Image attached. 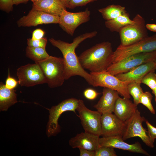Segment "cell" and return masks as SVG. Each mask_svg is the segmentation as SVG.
<instances>
[{
	"instance_id": "cell-1",
	"label": "cell",
	"mask_w": 156,
	"mask_h": 156,
	"mask_svg": "<svg viewBox=\"0 0 156 156\" xmlns=\"http://www.w3.org/2000/svg\"><path fill=\"white\" fill-rule=\"evenodd\" d=\"M97 34V31H94L82 34L75 38L70 43L52 38L49 39L51 44L58 48L62 54L65 66V80L72 76H79L85 79L89 85L93 86L94 82L91 75L81 66L75 50L82 42L95 36Z\"/></svg>"
},
{
	"instance_id": "cell-2",
	"label": "cell",
	"mask_w": 156,
	"mask_h": 156,
	"mask_svg": "<svg viewBox=\"0 0 156 156\" xmlns=\"http://www.w3.org/2000/svg\"><path fill=\"white\" fill-rule=\"evenodd\" d=\"M112 44L108 41L98 43L82 53L78 57L84 69L91 72L106 70L112 64Z\"/></svg>"
},
{
	"instance_id": "cell-3",
	"label": "cell",
	"mask_w": 156,
	"mask_h": 156,
	"mask_svg": "<svg viewBox=\"0 0 156 156\" xmlns=\"http://www.w3.org/2000/svg\"><path fill=\"white\" fill-rule=\"evenodd\" d=\"M50 88L60 87L65 80V66L63 58L50 56L38 63Z\"/></svg>"
},
{
	"instance_id": "cell-4",
	"label": "cell",
	"mask_w": 156,
	"mask_h": 156,
	"mask_svg": "<svg viewBox=\"0 0 156 156\" xmlns=\"http://www.w3.org/2000/svg\"><path fill=\"white\" fill-rule=\"evenodd\" d=\"M156 51V34L147 37L132 44L120 45L112 55V64L133 55Z\"/></svg>"
},
{
	"instance_id": "cell-5",
	"label": "cell",
	"mask_w": 156,
	"mask_h": 156,
	"mask_svg": "<svg viewBox=\"0 0 156 156\" xmlns=\"http://www.w3.org/2000/svg\"><path fill=\"white\" fill-rule=\"evenodd\" d=\"M156 59V51L138 53L112 64L106 70L115 76L127 72L140 65L154 61Z\"/></svg>"
},
{
	"instance_id": "cell-6",
	"label": "cell",
	"mask_w": 156,
	"mask_h": 156,
	"mask_svg": "<svg viewBox=\"0 0 156 156\" xmlns=\"http://www.w3.org/2000/svg\"><path fill=\"white\" fill-rule=\"evenodd\" d=\"M146 119L141 116L140 112L136 109L133 115L125 122V129L122 137L124 140L135 137L140 138L147 146L154 147L155 140L149 136L148 131L144 128L142 123Z\"/></svg>"
},
{
	"instance_id": "cell-7",
	"label": "cell",
	"mask_w": 156,
	"mask_h": 156,
	"mask_svg": "<svg viewBox=\"0 0 156 156\" xmlns=\"http://www.w3.org/2000/svg\"><path fill=\"white\" fill-rule=\"evenodd\" d=\"M133 20V24L124 27L119 32L121 45L132 44L148 36L144 18L138 14Z\"/></svg>"
},
{
	"instance_id": "cell-8",
	"label": "cell",
	"mask_w": 156,
	"mask_h": 156,
	"mask_svg": "<svg viewBox=\"0 0 156 156\" xmlns=\"http://www.w3.org/2000/svg\"><path fill=\"white\" fill-rule=\"evenodd\" d=\"M94 82V87L107 88L117 91L124 98L130 99L127 89L129 83L122 81L107 70L90 73Z\"/></svg>"
},
{
	"instance_id": "cell-9",
	"label": "cell",
	"mask_w": 156,
	"mask_h": 156,
	"mask_svg": "<svg viewBox=\"0 0 156 156\" xmlns=\"http://www.w3.org/2000/svg\"><path fill=\"white\" fill-rule=\"evenodd\" d=\"M18 84L21 86L29 87L47 83L44 73L38 63L22 66L16 70Z\"/></svg>"
},
{
	"instance_id": "cell-10",
	"label": "cell",
	"mask_w": 156,
	"mask_h": 156,
	"mask_svg": "<svg viewBox=\"0 0 156 156\" xmlns=\"http://www.w3.org/2000/svg\"><path fill=\"white\" fill-rule=\"evenodd\" d=\"M78 101L79 99L75 98L68 99L49 109V115L47 131L48 136L54 135L60 131L58 120L62 113L71 111L77 115L75 111L78 107Z\"/></svg>"
},
{
	"instance_id": "cell-11",
	"label": "cell",
	"mask_w": 156,
	"mask_h": 156,
	"mask_svg": "<svg viewBox=\"0 0 156 156\" xmlns=\"http://www.w3.org/2000/svg\"><path fill=\"white\" fill-rule=\"evenodd\" d=\"M76 110L85 131L99 136L101 135L102 114L97 111L88 109L81 99H79Z\"/></svg>"
},
{
	"instance_id": "cell-12",
	"label": "cell",
	"mask_w": 156,
	"mask_h": 156,
	"mask_svg": "<svg viewBox=\"0 0 156 156\" xmlns=\"http://www.w3.org/2000/svg\"><path fill=\"white\" fill-rule=\"evenodd\" d=\"M90 12L88 8L76 12L64 9L59 16V24L68 34L73 36L78 27L90 20Z\"/></svg>"
},
{
	"instance_id": "cell-13",
	"label": "cell",
	"mask_w": 156,
	"mask_h": 156,
	"mask_svg": "<svg viewBox=\"0 0 156 156\" xmlns=\"http://www.w3.org/2000/svg\"><path fill=\"white\" fill-rule=\"evenodd\" d=\"M59 17L49 14L32 8L26 15L21 17L17 22L18 27H35L50 23L59 24Z\"/></svg>"
},
{
	"instance_id": "cell-14",
	"label": "cell",
	"mask_w": 156,
	"mask_h": 156,
	"mask_svg": "<svg viewBox=\"0 0 156 156\" xmlns=\"http://www.w3.org/2000/svg\"><path fill=\"white\" fill-rule=\"evenodd\" d=\"M101 135L103 137L118 136L122 137L126 127L124 122L112 113L103 114L101 118Z\"/></svg>"
},
{
	"instance_id": "cell-15",
	"label": "cell",
	"mask_w": 156,
	"mask_h": 156,
	"mask_svg": "<svg viewBox=\"0 0 156 156\" xmlns=\"http://www.w3.org/2000/svg\"><path fill=\"white\" fill-rule=\"evenodd\" d=\"M100 146H106L128 151L133 153H139L150 156L138 142L132 144L125 142L122 137L118 136H112L99 138Z\"/></svg>"
},
{
	"instance_id": "cell-16",
	"label": "cell",
	"mask_w": 156,
	"mask_h": 156,
	"mask_svg": "<svg viewBox=\"0 0 156 156\" xmlns=\"http://www.w3.org/2000/svg\"><path fill=\"white\" fill-rule=\"evenodd\" d=\"M99 136L86 132L77 134L69 141L73 148H78L95 151L100 146Z\"/></svg>"
},
{
	"instance_id": "cell-17",
	"label": "cell",
	"mask_w": 156,
	"mask_h": 156,
	"mask_svg": "<svg viewBox=\"0 0 156 156\" xmlns=\"http://www.w3.org/2000/svg\"><path fill=\"white\" fill-rule=\"evenodd\" d=\"M156 69L154 61L140 65L126 73L119 74L115 76L120 80L129 83L135 81L141 83L143 77L150 71Z\"/></svg>"
},
{
	"instance_id": "cell-18",
	"label": "cell",
	"mask_w": 156,
	"mask_h": 156,
	"mask_svg": "<svg viewBox=\"0 0 156 156\" xmlns=\"http://www.w3.org/2000/svg\"><path fill=\"white\" fill-rule=\"evenodd\" d=\"M119 94L115 90L104 88L102 96L98 103L94 106V107L102 114L106 113H112Z\"/></svg>"
},
{
	"instance_id": "cell-19",
	"label": "cell",
	"mask_w": 156,
	"mask_h": 156,
	"mask_svg": "<svg viewBox=\"0 0 156 156\" xmlns=\"http://www.w3.org/2000/svg\"><path fill=\"white\" fill-rule=\"evenodd\" d=\"M129 99L119 96L114 106V114L124 122L130 118L137 109V106Z\"/></svg>"
},
{
	"instance_id": "cell-20",
	"label": "cell",
	"mask_w": 156,
	"mask_h": 156,
	"mask_svg": "<svg viewBox=\"0 0 156 156\" xmlns=\"http://www.w3.org/2000/svg\"><path fill=\"white\" fill-rule=\"evenodd\" d=\"M32 5L33 9L58 16L67 8L60 0H42L33 2Z\"/></svg>"
},
{
	"instance_id": "cell-21",
	"label": "cell",
	"mask_w": 156,
	"mask_h": 156,
	"mask_svg": "<svg viewBox=\"0 0 156 156\" xmlns=\"http://www.w3.org/2000/svg\"><path fill=\"white\" fill-rule=\"evenodd\" d=\"M17 102L16 94L14 89L6 88L2 82L0 83V109L6 111L10 106Z\"/></svg>"
},
{
	"instance_id": "cell-22",
	"label": "cell",
	"mask_w": 156,
	"mask_h": 156,
	"mask_svg": "<svg viewBox=\"0 0 156 156\" xmlns=\"http://www.w3.org/2000/svg\"><path fill=\"white\" fill-rule=\"evenodd\" d=\"M133 23V19L130 18L129 14L126 12L115 18L106 21L105 25L111 31L119 33L123 27Z\"/></svg>"
},
{
	"instance_id": "cell-23",
	"label": "cell",
	"mask_w": 156,
	"mask_h": 156,
	"mask_svg": "<svg viewBox=\"0 0 156 156\" xmlns=\"http://www.w3.org/2000/svg\"><path fill=\"white\" fill-rule=\"evenodd\" d=\"M98 11L106 21L114 19L127 12L125 7L114 4L100 9Z\"/></svg>"
},
{
	"instance_id": "cell-24",
	"label": "cell",
	"mask_w": 156,
	"mask_h": 156,
	"mask_svg": "<svg viewBox=\"0 0 156 156\" xmlns=\"http://www.w3.org/2000/svg\"><path fill=\"white\" fill-rule=\"evenodd\" d=\"M26 56L35 63L43 60L50 55L47 52L46 48L27 46L25 50Z\"/></svg>"
},
{
	"instance_id": "cell-25",
	"label": "cell",
	"mask_w": 156,
	"mask_h": 156,
	"mask_svg": "<svg viewBox=\"0 0 156 156\" xmlns=\"http://www.w3.org/2000/svg\"><path fill=\"white\" fill-rule=\"evenodd\" d=\"M141 83L135 82H131L127 86L128 92L133 98V103L137 106L139 104V99L143 93V91L140 86Z\"/></svg>"
},
{
	"instance_id": "cell-26",
	"label": "cell",
	"mask_w": 156,
	"mask_h": 156,
	"mask_svg": "<svg viewBox=\"0 0 156 156\" xmlns=\"http://www.w3.org/2000/svg\"><path fill=\"white\" fill-rule=\"evenodd\" d=\"M153 97V96L149 92H143L140 98L139 102V103L146 107L152 114H155V111L151 103Z\"/></svg>"
},
{
	"instance_id": "cell-27",
	"label": "cell",
	"mask_w": 156,
	"mask_h": 156,
	"mask_svg": "<svg viewBox=\"0 0 156 156\" xmlns=\"http://www.w3.org/2000/svg\"><path fill=\"white\" fill-rule=\"evenodd\" d=\"M141 83L149 87L152 90L156 88V74L155 70H152L142 78Z\"/></svg>"
},
{
	"instance_id": "cell-28",
	"label": "cell",
	"mask_w": 156,
	"mask_h": 156,
	"mask_svg": "<svg viewBox=\"0 0 156 156\" xmlns=\"http://www.w3.org/2000/svg\"><path fill=\"white\" fill-rule=\"evenodd\" d=\"M114 148L106 146H100L95 151V156H116Z\"/></svg>"
},
{
	"instance_id": "cell-29",
	"label": "cell",
	"mask_w": 156,
	"mask_h": 156,
	"mask_svg": "<svg viewBox=\"0 0 156 156\" xmlns=\"http://www.w3.org/2000/svg\"><path fill=\"white\" fill-rule=\"evenodd\" d=\"M47 42V38L43 37L39 40H33L31 38H29L27 40V46L34 47L46 48Z\"/></svg>"
},
{
	"instance_id": "cell-30",
	"label": "cell",
	"mask_w": 156,
	"mask_h": 156,
	"mask_svg": "<svg viewBox=\"0 0 156 156\" xmlns=\"http://www.w3.org/2000/svg\"><path fill=\"white\" fill-rule=\"evenodd\" d=\"M13 0H0V9L9 13L13 10Z\"/></svg>"
},
{
	"instance_id": "cell-31",
	"label": "cell",
	"mask_w": 156,
	"mask_h": 156,
	"mask_svg": "<svg viewBox=\"0 0 156 156\" xmlns=\"http://www.w3.org/2000/svg\"><path fill=\"white\" fill-rule=\"evenodd\" d=\"M97 0H70L68 8L73 9L76 7L85 6L88 3Z\"/></svg>"
},
{
	"instance_id": "cell-32",
	"label": "cell",
	"mask_w": 156,
	"mask_h": 156,
	"mask_svg": "<svg viewBox=\"0 0 156 156\" xmlns=\"http://www.w3.org/2000/svg\"><path fill=\"white\" fill-rule=\"evenodd\" d=\"M9 71V69L8 75L5 81V85L7 88L10 90L14 89L18 83V81L10 76Z\"/></svg>"
},
{
	"instance_id": "cell-33",
	"label": "cell",
	"mask_w": 156,
	"mask_h": 156,
	"mask_svg": "<svg viewBox=\"0 0 156 156\" xmlns=\"http://www.w3.org/2000/svg\"><path fill=\"white\" fill-rule=\"evenodd\" d=\"M99 94V93L96 90L91 88L87 89L83 92L85 97L90 100L95 99Z\"/></svg>"
},
{
	"instance_id": "cell-34",
	"label": "cell",
	"mask_w": 156,
	"mask_h": 156,
	"mask_svg": "<svg viewBox=\"0 0 156 156\" xmlns=\"http://www.w3.org/2000/svg\"><path fill=\"white\" fill-rule=\"evenodd\" d=\"M145 122L149 136L152 139L155 140L156 139V128L151 125L147 120H146Z\"/></svg>"
},
{
	"instance_id": "cell-35",
	"label": "cell",
	"mask_w": 156,
	"mask_h": 156,
	"mask_svg": "<svg viewBox=\"0 0 156 156\" xmlns=\"http://www.w3.org/2000/svg\"><path fill=\"white\" fill-rule=\"evenodd\" d=\"M45 34L44 31L40 29H37L32 33L31 39L33 40H39L43 38Z\"/></svg>"
},
{
	"instance_id": "cell-36",
	"label": "cell",
	"mask_w": 156,
	"mask_h": 156,
	"mask_svg": "<svg viewBox=\"0 0 156 156\" xmlns=\"http://www.w3.org/2000/svg\"><path fill=\"white\" fill-rule=\"evenodd\" d=\"M80 156H95V151L79 148Z\"/></svg>"
},
{
	"instance_id": "cell-37",
	"label": "cell",
	"mask_w": 156,
	"mask_h": 156,
	"mask_svg": "<svg viewBox=\"0 0 156 156\" xmlns=\"http://www.w3.org/2000/svg\"><path fill=\"white\" fill-rule=\"evenodd\" d=\"M147 29L152 31L156 32V24L147 23L146 25Z\"/></svg>"
},
{
	"instance_id": "cell-38",
	"label": "cell",
	"mask_w": 156,
	"mask_h": 156,
	"mask_svg": "<svg viewBox=\"0 0 156 156\" xmlns=\"http://www.w3.org/2000/svg\"><path fill=\"white\" fill-rule=\"evenodd\" d=\"M30 0H13L14 5H18L21 3H26Z\"/></svg>"
},
{
	"instance_id": "cell-39",
	"label": "cell",
	"mask_w": 156,
	"mask_h": 156,
	"mask_svg": "<svg viewBox=\"0 0 156 156\" xmlns=\"http://www.w3.org/2000/svg\"><path fill=\"white\" fill-rule=\"evenodd\" d=\"M65 5L67 8H68V5L70 0H60Z\"/></svg>"
},
{
	"instance_id": "cell-40",
	"label": "cell",
	"mask_w": 156,
	"mask_h": 156,
	"mask_svg": "<svg viewBox=\"0 0 156 156\" xmlns=\"http://www.w3.org/2000/svg\"><path fill=\"white\" fill-rule=\"evenodd\" d=\"M152 92L155 95V101L156 103V88L152 90Z\"/></svg>"
},
{
	"instance_id": "cell-41",
	"label": "cell",
	"mask_w": 156,
	"mask_h": 156,
	"mask_svg": "<svg viewBox=\"0 0 156 156\" xmlns=\"http://www.w3.org/2000/svg\"><path fill=\"white\" fill-rule=\"evenodd\" d=\"M41 0H30V1H32L33 3L35 2H36V1H39Z\"/></svg>"
},
{
	"instance_id": "cell-42",
	"label": "cell",
	"mask_w": 156,
	"mask_h": 156,
	"mask_svg": "<svg viewBox=\"0 0 156 156\" xmlns=\"http://www.w3.org/2000/svg\"><path fill=\"white\" fill-rule=\"evenodd\" d=\"M156 67V59L154 61Z\"/></svg>"
}]
</instances>
